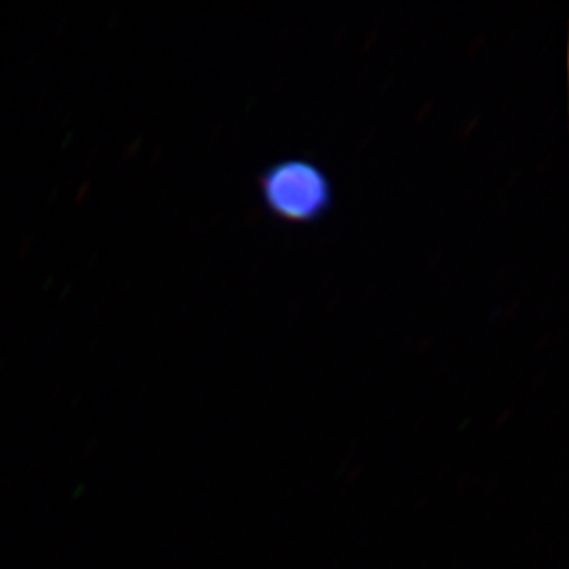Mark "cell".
<instances>
[{
    "label": "cell",
    "mask_w": 569,
    "mask_h": 569,
    "mask_svg": "<svg viewBox=\"0 0 569 569\" xmlns=\"http://www.w3.org/2000/svg\"><path fill=\"white\" fill-rule=\"evenodd\" d=\"M260 203L274 220L291 226L321 221L333 207V184L325 168L305 157H286L258 178Z\"/></svg>",
    "instance_id": "1"
}]
</instances>
